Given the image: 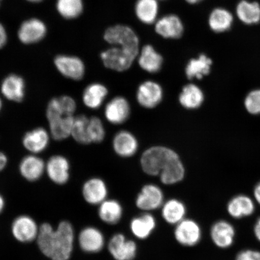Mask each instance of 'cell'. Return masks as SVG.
I'll list each match as a JSON object with an SVG mask.
<instances>
[{"label": "cell", "instance_id": "6da1fadb", "mask_svg": "<svg viewBox=\"0 0 260 260\" xmlns=\"http://www.w3.org/2000/svg\"><path fill=\"white\" fill-rule=\"evenodd\" d=\"M38 246L44 255L51 260H69L74 250L75 232L68 221H61L56 229L51 224L40 226Z\"/></svg>", "mask_w": 260, "mask_h": 260}, {"label": "cell", "instance_id": "7a4b0ae2", "mask_svg": "<svg viewBox=\"0 0 260 260\" xmlns=\"http://www.w3.org/2000/svg\"><path fill=\"white\" fill-rule=\"evenodd\" d=\"M172 149L162 146H155L146 149L142 154L141 165L145 174L159 176L167 170L172 161L179 158Z\"/></svg>", "mask_w": 260, "mask_h": 260}, {"label": "cell", "instance_id": "3957f363", "mask_svg": "<svg viewBox=\"0 0 260 260\" xmlns=\"http://www.w3.org/2000/svg\"><path fill=\"white\" fill-rule=\"evenodd\" d=\"M139 53L122 46H110L101 52L100 58L107 69L122 73L132 67Z\"/></svg>", "mask_w": 260, "mask_h": 260}, {"label": "cell", "instance_id": "277c9868", "mask_svg": "<svg viewBox=\"0 0 260 260\" xmlns=\"http://www.w3.org/2000/svg\"><path fill=\"white\" fill-rule=\"evenodd\" d=\"M103 40L110 46H122L139 52L141 41L137 32L129 25L116 24L107 27Z\"/></svg>", "mask_w": 260, "mask_h": 260}, {"label": "cell", "instance_id": "5b68a950", "mask_svg": "<svg viewBox=\"0 0 260 260\" xmlns=\"http://www.w3.org/2000/svg\"><path fill=\"white\" fill-rule=\"evenodd\" d=\"M156 34L167 40H178L183 37L185 27L183 20L177 14H168L159 17L154 24Z\"/></svg>", "mask_w": 260, "mask_h": 260}, {"label": "cell", "instance_id": "8992f818", "mask_svg": "<svg viewBox=\"0 0 260 260\" xmlns=\"http://www.w3.org/2000/svg\"><path fill=\"white\" fill-rule=\"evenodd\" d=\"M54 64L61 76L74 81L82 80L86 73L84 61L73 55H57L54 58Z\"/></svg>", "mask_w": 260, "mask_h": 260}, {"label": "cell", "instance_id": "52a82bcc", "mask_svg": "<svg viewBox=\"0 0 260 260\" xmlns=\"http://www.w3.org/2000/svg\"><path fill=\"white\" fill-rule=\"evenodd\" d=\"M47 34L45 22L37 18H31L22 22L18 30L19 41L25 45H32L43 40Z\"/></svg>", "mask_w": 260, "mask_h": 260}, {"label": "cell", "instance_id": "ba28073f", "mask_svg": "<svg viewBox=\"0 0 260 260\" xmlns=\"http://www.w3.org/2000/svg\"><path fill=\"white\" fill-rule=\"evenodd\" d=\"M71 164L63 155L56 154L49 158L45 166V173L53 183L67 184L70 178Z\"/></svg>", "mask_w": 260, "mask_h": 260}, {"label": "cell", "instance_id": "9c48e42d", "mask_svg": "<svg viewBox=\"0 0 260 260\" xmlns=\"http://www.w3.org/2000/svg\"><path fill=\"white\" fill-rule=\"evenodd\" d=\"M174 237L180 245L192 247L197 245L201 241L202 238V230L196 221L184 219L176 225Z\"/></svg>", "mask_w": 260, "mask_h": 260}, {"label": "cell", "instance_id": "30bf717a", "mask_svg": "<svg viewBox=\"0 0 260 260\" xmlns=\"http://www.w3.org/2000/svg\"><path fill=\"white\" fill-rule=\"evenodd\" d=\"M164 204V192L160 187L152 184L143 187L136 200V207L145 213L157 210Z\"/></svg>", "mask_w": 260, "mask_h": 260}, {"label": "cell", "instance_id": "8fae6325", "mask_svg": "<svg viewBox=\"0 0 260 260\" xmlns=\"http://www.w3.org/2000/svg\"><path fill=\"white\" fill-rule=\"evenodd\" d=\"M11 232L17 241L23 243H30L37 240L40 226L30 216L21 215L16 217L13 222Z\"/></svg>", "mask_w": 260, "mask_h": 260}, {"label": "cell", "instance_id": "7c38bea8", "mask_svg": "<svg viewBox=\"0 0 260 260\" xmlns=\"http://www.w3.org/2000/svg\"><path fill=\"white\" fill-rule=\"evenodd\" d=\"M51 138L47 129L38 126L25 133L22 136V145L29 153L38 155L46 150Z\"/></svg>", "mask_w": 260, "mask_h": 260}, {"label": "cell", "instance_id": "4fadbf2b", "mask_svg": "<svg viewBox=\"0 0 260 260\" xmlns=\"http://www.w3.org/2000/svg\"><path fill=\"white\" fill-rule=\"evenodd\" d=\"M108 250L115 260H133L137 254L138 246L136 242L118 233L109 240Z\"/></svg>", "mask_w": 260, "mask_h": 260}, {"label": "cell", "instance_id": "5bb4252c", "mask_svg": "<svg viewBox=\"0 0 260 260\" xmlns=\"http://www.w3.org/2000/svg\"><path fill=\"white\" fill-rule=\"evenodd\" d=\"M0 91L3 96L9 102L21 103L26 94L25 80L18 74H9L2 81Z\"/></svg>", "mask_w": 260, "mask_h": 260}, {"label": "cell", "instance_id": "9a60e30c", "mask_svg": "<svg viewBox=\"0 0 260 260\" xmlns=\"http://www.w3.org/2000/svg\"><path fill=\"white\" fill-rule=\"evenodd\" d=\"M164 96L161 86L156 81H144L138 87L136 99L139 105L145 109H153L160 103Z\"/></svg>", "mask_w": 260, "mask_h": 260}, {"label": "cell", "instance_id": "2e32d148", "mask_svg": "<svg viewBox=\"0 0 260 260\" xmlns=\"http://www.w3.org/2000/svg\"><path fill=\"white\" fill-rule=\"evenodd\" d=\"M137 62L143 71L149 74L158 73L161 70L164 58L151 44H145L140 49Z\"/></svg>", "mask_w": 260, "mask_h": 260}, {"label": "cell", "instance_id": "e0dca14e", "mask_svg": "<svg viewBox=\"0 0 260 260\" xmlns=\"http://www.w3.org/2000/svg\"><path fill=\"white\" fill-rule=\"evenodd\" d=\"M130 112L128 101L122 96H116L107 103L104 113L107 121L113 125H120L127 121Z\"/></svg>", "mask_w": 260, "mask_h": 260}, {"label": "cell", "instance_id": "ac0fdd59", "mask_svg": "<svg viewBox=\"0 0 260 260\" xmlns=\"http://www.w3.org/2000/svg\"><path fill=\"white\" fill-rule=\"evenodd\" d=\"M46 162L38 155L28 154L22 158L19 164L21 177L29 182L37 181L45 173Z\"/></svg>", "mask_w": 260, "mask_h": 260}, {"label": "cell", "instance_id": "d6986e66", "mask_svg": "<svg viewBox=\"0 0 260 260\" xmlns=\"http://www.w3.org/2000/svg\"><path fill=\"white\" fill-rule=\"evenodd\" d=\"M82 195L87 203L93 206L100 205L107 200L108 188L102 178L92 177L84 182Z\"/></svg>", "mask_w": 260, "mask_h": 260}, {"label": "cell", "instance_id": "ffe728a7", "mask_svg": "<svg viewBox=\"0 0 260 260\" xmlns=\"http://www.w3.org/2000/svg\"><path fill=\"white\" fill-rule=\"evenodd\" d=\"M78 240L81 250L89 253L102 251L105 245V239L103 233L93 226H87L81 230Z\"/></svg>", "mask_w": 260, "mask_h": 260}, {"label": "cell", "instance_id": "44dd1931", "mask_svg": "<svg viewBox=\"0 0 260 260\" xmlns=\"http://www.w3.org/2000/svg\"><path fill=\"white\" fill-rule=\"evenodd\" d=\"M76 115L58 114L47 119L51 138L62 141L70 137Z\"/></svg>", "mask_w": 260, "mask_h": 260}, {"label": "cell", "instance_id": "7402d4cb", "mask_svg": "<svg viewBox=\"0 0 260 260\" xmlns=\"http://www.w3.org/2000/svg\"><path fill=\"white\" fill-rule=\"evenodd\" d=\"M159 2L158 0H136L134 12L138 20L144 25H154L160 15Z\"/></svg>", "mask_w": 260, "mask_h": 260}, {"label": "cell", "instance_id": "603a6c76", "mask_svg": "<svg viewBox=\"0 0 260 260\" xmlns=\"http://www.w3.org/2000/svg\"><path fill=\"white\" fill-rule=\"evenodd\" d=\"M235 228L225 220L217 221L211 226L210 236L214 245L221 249L232 246L235 242Z\"/></svg>", "mask_w": 260, "mask_h": 260}, {"label": "cell", "instance_id": "cb8c5ba5", "mask_svg": "<svg viewBox=\"0 0 260 260\" xmlns=\"http://www.w3.org/2000/svg\"><path fill=\"white\" fill-rule=\"evenodd\" d=\"M138 146L137 139L128 131H120L114 136L113 150L120 157H132L138 150Z\"/></svg>", "mask_w": 260, "mask_h": 260}, {"label": "cell", "instance_id": "d4e9b609", "mask_svg": "<svg viewBox=\"0 0 260 260\" xmlns=\"http://www.w3.org/2000/svg\"><path fill=\"white\" fill-rule=\"evenodd\" d=\"M107 87L100 83H92L84 88L82 93L84 105L89 109H99L108 95Z\"/></svg>", "mask_w": 260, "mask_h": 260}, {"label": "cell", "instance_id": "484cf974", "mask_svg": "<svg viewBox=\"0 0 260 260\" xmlns=\"http://www.w3.org/2000/svg\"><path fill=\"white\" fill-rule=\"evenodd\" d=\"M212 60L206 54H200L190 58L185 67V74L188 80H201L210 73Z\"/></svg>", "mask_w": 260, "mask_h": 260}, {"label": "cell", "instance_id": "4316f807", "mask_svg": "<svg viewBox=\"0 0 260 260\" xmlns=\"http://www.w3.org/2000/svg\"><path fill=\"white\" fill-rule=\"evenodd\" d=\"M156 225L157 222L155 217L149 213H145L132 220L130 230L136 238L145 240L151 236Z\"/></svg>", "mask_w": 260, "mask_h": 260}, {"label": "cell", "instance_id": "83f0119b", "mask_svg": "<svg viewBox=\"0 0 260 260\" xmlns=\"http://www.w3.org/2000/svg\"><path fill=\"white\" fill-rule=\"evenodd\" d=\"M227 211L233 218L241 219L252 215L255 211V205L251 198L246 195L240 194L229 201Z\"/></svg>", "mask_w": 260, "mask_h": 260}, {"label": "cell", "instance_id": "f1b7e54d", "mask_svg": "<svg viewBox=\"0 0 260 260\" xmlns=\"http://www.w3.org/2000/svg\"><path fill=\"white\" fill-rule=\"evenodd\" d=\"M161 216L170 225H177L186 217L187 209L183 202L177 199H171L162 205Z\"/></svg>", "mask_w": 260, "mask_h": 260}, {"label": "cell", "instance_id": "f546056e", "mask_svg": "<svg viewBox=\"0 0 260 260\" xmlns=\"http://www.w3.org/2000/svg\"><path fill=\"white\" fill-rule=\"evenodd\" d=\"M204 95L199 86L193 83L183 87L179 95V102L184 108L194 110L199 108L203 105Z\"/></svg>", "mask_w": 260, "mask_h": 260}, {"label": "cell", "instance_id": "4dcf8cb0", "mask_svg": "<svg viewBox=\"0 0 260 260\" xmlns=\"http://www.w3.org/2000/svg\"><path fill=\"white\" fill-rule=\"evenodd\" d=\"M233 20L232 13L227 9L217 8L211 12L208 18V24L211 30L216 34H221L229 30Z\"/></svg>", "mask_w": 260, "mask_h": 260}, {"label": "cell", "instance_id": "1f68e13d", "mask_svg": "<svg viewBox=\"0 0 260 260\" xmlns=\"http://www.w3.org/2000/svg\"><path fill=\"white\" fill-rule=\"evenodd\" d=\"M123 215L122 205L115 200H106L99 205L100 219L109 225H115L121 220Z\"/></svg>", "mask_w": 260, "mask_h": 260}, {"label": "cell", "instance_id": "d6a6232c", "mask_svg": "<svg viewBox=\"0 0 260 260\" xmlns=\"http://www.w3.org/2000/svg\"><path fill=\"white\" fill-rule=\"evenodd\" d=\"M236 13L240 20L246 24H255L260 21V6L258 3L243 0L237 5Z\"/></svg>", "mask_w": 260, "mask_h": 260}, {"label": "cell", "instance_id": "836d02e7", "mask_svg": "<svg viewBox=\"0 0 260 260\" xmlns=\"http://www.w3.org/2000/svg\"><path fill=\"white\" fill-rule=\"evenodd\" d=\"M56 8L61 17L73 20L82 15L84 5L83 0H57Z\"/></svg>", "mask_w": 260, "mask_h": 260}, {"label": "cell", "instance_id": "e575fe53", "mask_svg": "<svg viewBox=\"0 0 260 260\" xmlns=\"http://www.w3.org/2000/svg\"><path fill=\"white\" fill-rule=\"evenodd\" d=\"M89 119V117L83 114L75 117L71 136L78 144H91L88 133Z\"/></svg>", "mask_w": 260, "mask_h": 260}, {"label": "cell", "instance_id": "d590c367", "mask_svg": "<svg viewBox=\"0 0 260 260\" xmlns=\"http://www.w3.org/2000/svg\"><path fill=\"white\" fill-rule=\"evenodd\" d=\"M185 169L183 162L178 158L170 165L167 170L162 172L160 176V181L166 185H173L183 180Z\"/></svg>", "mask_w": 260, "mask_h": 260}, {"label": "cell", "instance_id": "8d00e7d4", "mask_svg": "<svg viewBox=\"0 0 260 260\" xmlns=\"http://www.w3.org/2000/svg\"><path fill=\"white\" fill-rule=\"evenodd\" d=\"M88 133L91 144H99L105 139L106 136L105 126L99 117H89Z\"/></svg>", "mask_w": 260, "mask_h": 260}, {"label": "cell", "instance_id": "74e56055", "mask_svg": "<svg viewBox=\"0 0 260 260\" xmlns=\"http://www.w3.org/2000/svg\"><path fill=\"white\" fill-rule=\"evenodd\" d=\"M245 108L252 115H260V89L251 91L245 100Z\"/></svg>", "mask_w": 260, "mask_h": 260}, {"label": "cell", "instance_id": "f35d334b", "mask_svg": "<svg viewBox=\"0 0 260 260\" xmlns=\"http://www.w3.org/2000/svg\"><path fill=\"white\" fill-rule=\"evenodd\" d=\"M236 260H260V252L252 249L244 250L237 254Z\"/></svg>", "mask_w": 260, "mask_h": 260}, {"label": "cell", "instance_id": "ab89813d", "mask_svg": "<svg viewBox=\"0 0 260 260\" xmlns=\"http://www.w3.org/2000/svg\"><path fill=\"white\" fill-rule=\"evenodd\" d=\"M8 40V32L5 26L0 22V49L4 47Z\"/></svg>", "mask_w": 260, "mask_h": 260}, {"label": "cell", "instance_id": "60d3db41", "mask_svg": "<svg viewBox=\"0 0 260 260\" xmlns=\"http://www.w3.org/2000/svg\"><path fill=\"white\" fill-rule=\"evenodd\" d=\"M8 164V157L5 152L0 151V172L5 170Z\"/></svg>", "mask_w": 260, "mask_h": 260}, {"label": "cell", "instance_id": "b9f144b4", "mask_svg": "<svg viewBox=\"0 0 260 260\" xmlns=\"http://www.w3.org/2000/svg\"><path fill=\"white\" fill-rule=\"evenodd\" d=\"M253 195L259 205H260V182L256 185L254 190H253Z\"/></svg>", "mask_w": 260, "mask_h": 260}, {"label": "cell", "instance_id": "7bdbcfd3", "mask_svg": "<svg viewBox=\"0 0 260 260\" xmlns=\"http://www.w3.org/2000/svg\"><path fill=\"white\" fill-rule=\"evenodd\" d=\"M253 232H254L256 239L260 242V217L257 221H256Z\"/></svg>", "mask_w": 260, "mask_h": 260}, {"label": "cell", "instance_id": "ee69618b", "mask_svg": "<svg viewBox=\"0 0 260 260\" xmlns=\"http://www.w3.org/2000/svg\"><path fill=\"white\" fill-rule=\"evenodd\" d=\"M5 207V201L4 198L0 194V214L3 212Z\"/></svg>", "mask_w": 260, "mask_h": 260}, {"label": "cell", "instance_id": "f6af8a7d", "mask_svg": "<svg viewBox=\"0 0 260 260\" xmlns=\"http://www.w3.org/2000/svg\"><path fill=\"white\" fill-rule=\"evenodd\" d=\"M184 1L186 2L187 4L193 6L199 4V3L202 2L203 0H184Z\"/></svg>", "mask_w": 260, "mask_h": 260}, {"label": "cell", "instance_id": "bcb514c9", "mask_svg": "<svg viewBox=\"0 0 260 260\" xmlns=\"http://www.w3.org/2000/svg\"><path fill=\"white\" fill-rule=\"evenodd\" d=\"M26 1L31 3H38L43 1V0H26Z\"/></svg>", "mask_w": 260, "mask_h": 260}, {"label": "cell", "instance_id": "7dc6e473", "mask_svg": "<svg viewBox=\"0 0 260 260\" xmlns=\"http://www.w3.org/2000/svg\"><path fill=\"white\" fill-rule=\"evenodd\" d=\"M3 107V103L2 97L0 96V113H1Z\"/></svg>", "mask_w": 260, "mask_h": 260}, {"label": "cell", "instance_id": "c3c4849f", "mask_svg": "<svg viewBox=\"0 0 260 260\" xmlns=\"http://www.w3.org/2000/svg\"><path fill=\"white\" fill-rule=\"evenodd\" d=\"M159 2H164L166 1V0H158Z\"/></svg>", "mask_w": 260, "mask_h": 260}, {"label": "cell", "instance_id": "681fc988", "mask_svg": "<svg viewBox=\"0 0 260 260\" xmlns=\"http://www.w3.org/2000/svg\"><path fill=\"white\" fill-rule=\"evenodd\" d=\"M2 1L3 0H0V5H1Z\"/></svg>", "mask_w": 260, "mask_h": 260}]
</instances>
